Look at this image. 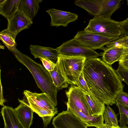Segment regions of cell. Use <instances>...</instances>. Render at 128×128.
Wrapping results in <instances>:
<instances>
[{"label":"cell","mask_w":128,"mask_h":128,"mask_svg":"<svg viewBox=\"0 0 128 128\" xmlns=\"http://www.w3.org/2000/svg\"><path fill=\"white\" fill-rule=\"evenodd\" d=\"M83 73L92 94L107 106L116 103V96L124 86L111 66L99 58L86 59Z\"/></svg>","instance_id":"1"},{"label":"cell","mask_w":128,"mask_h":128,"mask_svg":"<svg viewBox=\"0 0 128 128\" xmlns=\"http://www.w3.org/2000/svg\"><path fill=\"white\" fill-rule=\"evenodd\" d=\"M10 51L18 61L29 70L38 87L42 93H45L47 95L56 106L58 91L54 84L50 72L43 66L37 63L28 56L21 52L16 47Z\"/></svg>","instance_id":"2"},{"label":"cell","mask_w":128,"mask_h":128,"mask_svg":"<svg viewBox=\"0 0 128 128\" xmlns=\"http://www.w3.org/2000/svg\"><path fill=\"white\" fill-rule=\"evenodd\" d=\"M86 59L83 57L59 54L56 64L68 84L77 85L80 75L83 71Z\"/></svg>","instance_id":"3"},{"label":"cell","mask_w":128,"mask_h":128,"mask_svg":"<svg viewBox=\"0 0 128 128\" xmlns=\"http://www.w3.org/2000/svg\"><path fill=\"white\" fill-rule=\"evenodd\" d=\"M84 31L88 33L117 38L122 34L118 22L100 16H94L90 19Z\"/></svg>","instance_id":"4"},{"label":"cell","mask_w":128,"mask_h":128,"mask_svg":"<svg viewBox=\"0 0 128 128\" xmlns=\"http://www.w3.org/2000/svg\"><path fill=\"white\" fill-rule=\"evenodd\" d=\"M121 38L88 33L84 30L78 32L74 39L76 42L84 46L93 50H103L108 42Z\"/></svg>","instance_id":"5"},{"label":"cell","mask_w":128,"mask_h":128,"mask_svg":"<svg viewBox=\"0 0 128 128\" xmlns=\"http://www.w3.org/2000/svg\"><path fill=\"white\" fill-rule=\"evenodd\" d=\"M56 49L60 54L66 56H82L86 59L101 56L94 50L81 45L74 38L64 42Z\"/></svg>","instance_id":"6"},{"label":"cell","mask_w":128,"mask_h":128,"mask_svg":"<svg viewBox=\"0 0 128 128\" xmlns=\"http://www.w3.org/2000/svg\"><path fill=\"white\" fill-rule=\"evenodd\" d=\"M86 93L80 88L74 85L66 92L68 102L80 111L88 116H92L91 110L86 97Z\"/></svg>","instance_id":"7"},{"label":"cell","mask_w":128,"mask_h":128,"mask_svg":"<svg viewBox=\"0 0 128 128\" xmlns=\"http://www.w3.org/2000/svg\"><path fill=\"white\" fill-rule=\"evenodd\" d=\"M52 124L54 128H88L85 123L68 110L54 117Z\"/></svg>","instance_id":"8"},{"label":"cell","mask_w":128,"mask_h":128,"mask_svg":"<svg viewBox=\"0 0 128 128\" xmlns=\"http://www.w3.org/2000/svg\"><path fill=\"white\" fill-rule=\"evenodd\" d=\"M8 21L7 29L16 36L19 32L29 28L33 23L32 20L18 10Z\"/></svg>","instance_id":"9"},{"label":"cell","mask_w":128,"mask_h":128,"mask_svg":"<svg viewBox=\"0 0 128 128\" xmlns=\"http://www.w3.org/2000/svg\"><path fill=\"white\" fill-rule=\"evenodd\" d=\"M46 12L51 17L50 25L51 26H62L66 27L70 22H74L78 18V16L75 14L53 8Z\"/></svg>","instance_id":"10"},{"label":"cell","mask_w":128,"mask_h":128,"mask_svg":"<svg viewBox=\"0 0 128 128\" xmlns=\"http://www.w3.org/2000/svg\"><path fill=\"white\" fill-rule=\"evenodd\" d=\"M18 100L20 104L17 107L14 108V110L23 126L25 128H30L32 122L34 112L24 100Z\"/></svg>","instance_id":"11"},{"label":"cell","mask_w":128,"mask_h":128,"mask_svg":"<svg viewBox=\"0 0 128 128\" xmlns=\"http://www.w3.org/2000/svg\"><path fill=\"white\" fill-rule=\"evenodd\" d=\"M24 94L26 98H29L42 108L53 110L56 108L54 103L45 93H38L25 90Z\"/></svg>","instance_id":"12"},{"label":"cell","mask_w":128,"mask_h":128,"mask_svg":"<svg viewBox=\"0 0 128 128\" xmlns=\"http://www.w3.org/2000/svg\"><path fill=\"white\" fill-rule=\"evenodd\" d=\"M66 104L67 106V110L72 112L85 123L88 126L96 127L104 123V118L103 115L97 116H88L78 110L68 102Z\"/></svg>","instance_id":"13"},{"label":"cell","mask_w":128,"mask_h":128,"mask_svg":"<svg viewBox=\"0 0 128 128\" xmlns=\"http://www.w3.org/2000/svg\"><path fill=\"white\" fill-rule=\"evenodd\" d=\"M30 49L35 58L40 57L47 58L56 64L59 54L56 49L38 45H31Z\"/></svg>","instance_id":"14"},{"label":"cell","mask_w":128,"mask_h":128,"mask_svg":"<svg viewBox=\"0 0 128 128\" xmlns=\"http://www.w3.org/2000/svg\"><path fill=\"white\" fill-rule=\"evenodd\" d=\"M1 113L4 120V128H25L19 120L12 107L4 106L1 108Z\"/></svg>","instance_id":"15"},{"label":"cell","mask_w":128,"mask_h":128,"mask_svg":"<svg viewBox=\"0 0 128 128\" xmlns=\"http://www.w3.org/2000/svg\"><path fill=\"white\" fill-rule=\"evenodd\" d=\"M103 50L104 52L101 53L102 60L111 66L114 62L119 61L122 57L128 52V48L113 47L106 48Z\"/></svg>","instance_id":"16"},{"label":"cell","mask_w":128,"mask_h":128,"mask_svg":"<svg viewBox=\"0 0 128 128\" xmlns=\"http://www.w3.org/2000/svg\"><path fill=\"white\" fill-rule=\"evenodd\" d=\"M41 0H21L18 10L32 20L40 9L39 3Z\"/></svg>","instance_id":"17"},{"label":"cell","mask_w":128,"mask_h":128,"mask_svg":"<svg viewBox=\"0 0 128 128\" xmlns=\"http://www.w3.org/2000/svg\"><path fill=\"white\" fill-rule=\"evenodd\" d=\"M27 103L34 112L42 117L44 124V128L47 127L53 117L58 112L57 108L53 110H47L37 106L30 99L26 98Z\"/></svg>","instance_id":"18"},{"label":"cell","mask_w":128,"mask_h":128,"mask_svg":"<svg viewBox=\"0 0 128 128\" xmlns=\"http://www.w3.org/2000/svg\"><path fill=\"white\" fill-rule=\"evenodd\" d=\"M21 0H5L0 3V14L7 20L12 18L18 10Z\"/></svg>","instance_id":"19"},{"label":"cell","mask_w":128,"mask_h":128,"mask_svg":"<svg viewBox=\"0 0 128 128\" xmlns=\"http://www.w3.org/2000/svg\"><path fill=\"white\" fill-rule=\"evenodd\" d=\"M86 97L91 110L92 116L103 115L105 109V104L92 93H86Z\"/></svg>","instance_id":"20"},{"label":"cell","mask_w":128,"mask_h":128,"mask_svg":"<svg viewBox=\"0 0 128 128\" xmlns=\"http://www.w3.org/2000/svg\"><path fill=\"white\" fill-rule=\"evenodd\" d=\"M122 0H102V9L100 16L111 18L112 14L120 6Z\"/></svg>","instance_id":"21"},{"label":"cell","mask_w":128,"mask_h":128,"mask_svg":"<svg viewBox=\"0 0 128 128\" xmlns=\"http://www.w3.org/2000/svg\"><path fill=\"white\" fill-rule=\"evenodd\" d=\"M49 72L54 84L58 91L62 88L68 87V83L61 74L56 64L54 70Z\"/></svg>","instance_id":"22"},{"label":"cell","mask_w":128,"mask_h":128,"mask_svg":"<svg viewBox=\"0 0 128 128\" xmlns=\"http://www.w3.org/2000/svg\"><path fill=\"white\" fill-rule=\"evenodd\" d=\"M16 37L7 28L0 32V40L10 50L16 47V44L15 41Z\"/></svg>","instance_id":"23"},{"label":"cell","mask_w":128,"mask_h":128,"mask_svg":"<svg viewBox=\"0 0 128 128\" xmlns=\"http://www.w3.org/2000/svg\"><path fill=\"white\" fill-rule=\"evenodd\" d=\"M105 124L111 126H119L117 117L114 111L109 106H107L103 114Z\"/></svg>","instance_id":"24"},{"label":"cell","mask_w":128,"mask_h":128,"mask_svg":"<svg viewBox=\"0 0 128 128\" xmlns=\"http://www.w3.org/2000/svg\"><path fill=\"white\" fill-rule=\"evenodd\" d=\"M106 48L120 47L128 48V36H124L110 42L107 44Z\"/></svg>","instance_id":"25"},{"label":"cell","mask_w":128,"mask_h":128,"mask_svg":"<svg viewBox=\"0 0 128 128\" xmlns=\"http://www.w3.org/2000/svg\"><path fill=\"white\" fill-rule=\"evenodd\" d=\"M116 104L128 107V94L122 91L120 92L116 96Z\"/></svg>","instance_id":"26"},{"label":"cell","mask_w":128,"mask_h":128,"mask_svg":"<svg viewBox=\"0 0 128 128\" xmlns=\"http://www.w3.org/2000/svg\"><path fill=\"white\" fill-rule=\"evenodd\" d=\"M76 85L87 94H92V93L90 91L85 80L83 71L80 75L78 80V83Z\"/></svg>","instance_id":"27"},{"label":"cell","mask_w":128,"mask_h":128,"mask_svg":"<svg viewBox=\"0 0 128 128\" xmlns=\"http://www.w3.org/2000/svg\"><path fill=\"white\" fill-rule=\"evenodd\" d=\"M116 72L122 80L128 85V70L119 66Z\"/></svg>","instance_id":"28"},{"label":"cell","mask_w":128,"mask_h":128,"mask_svg":"<svg viewBox=\"0 0 128 128\" xmlns=\"http://www.w3.org/2000/svg\"><path fill=\"white\" fill-rule=\"evenodd\" d=\"M39 58L42 62L44 66L48 70L51 72L54 70L56 64L47 58L40 57Z\"/></svg>","instance_id":"29"},{"label":"cell","mask_w":128,"mask_h":128,"mask_svg":"<svg viewBox=\"0 0 128 128\" xmlns=\"http://www.w3.org/2000/svg\"><path fill=\"white\" fill-rule=\"evenodd\" d=\"M122 32L121 38L124 36H128V17L125 20L118 22Z\"/></svg>","instance_id":"30"},{"label":"cell","mask_w":128,"mask_h":128,"mask_svg":"<svg viewBox=\"0 0 128 128\" xmlns=\"http://www.w3.org/2000/svg\"><path fill=\"white\" fill-rule=\"evenodd\" d=\"M120 115V119L119 121L120 124V127L121 128H128L126 125L128 124V119L124 113L119 111Z\"/></svg>","instance_id":"31"},{"label":"cell","mask_w":128,"mask_h":128,"mask_svg":"<svg viewBox=\"0 0 128 128\" xmlns=\"http://www.w3.org/2000/svg\"><path fill=\"white\" fill-rule=\"evenodd\" d=\"M118 62L119 66L128 70V53L124 54Z\"/></svg>","instance_id":"32"},{"label":"cell","mask_w":128,"mask_h":128,"mask_svg":"<svg viewBox=\"0 0 128 128\" xmlns=\"http://www.w3.org/2000/svg\"><path fill=\"white\" fill-rule=\"evenodd\" d=\"M116 104L118 108L119 111L124 113L128 119V107L124 106L118 104Z\"/></svg>","instance_id":"33"},{"label":"cell","mask_w":128,"mask_h":128,"mask_svg":"<svg viewBox=\"0 0 128 128\" xmlns=\"http://www.w3.org/2000/svg\"><path fill=\"white\" fill-rule=\"evenodd\" d=\"M1 78H0V105L4 106V103L6 102V100L4 98L3 94L2 87L1 82Z\"/></svg>","instance_id":"34"},{"label":"cell","mask_w":128,"mask_h":128,"mask_svg":"<svg viewBox=\"0 0 128 128\" xmlns=\"http://www.w3.org/2000/svg\"><path fill=\"white\" fill-rule=\"evenodd\" d=\"M96 128H121L120 126H111L105 124H103L96 127Z\"/></svg>","instance_id":"35"},{"label":"cell","mask_w":128,"mask_h":128,"mask_svg":"<svg viewBox=\"0 0 128 128\" xmlns=\"http://www.w3.org/2000/svg\"><path fill=\"white\" fill-rule=\"evenodd\" d=\"M127 4L128 5V0H127Z\"/></svg>","instance_id":"36"}]
</instances>
